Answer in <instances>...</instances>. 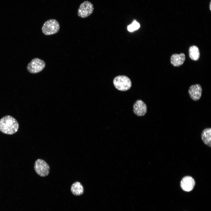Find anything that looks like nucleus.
<instances>
[{
    "label": "nucleus",
    "mask_w": 211,
    "mask_h": 211,
    "mask_svg": "<svg viewBox=\"0 0 211 211\" xmlns=\"http://www.w3.org/2000/svg\"><path fill=\"white\" fill-rule=\"evenodd\" d=\"M189 55L192 60L194 61L198 60L200 56V51L198 47L195 45L190 46L189 49Z\"/></svg>",
    "instance_id": "obj_13"
},
{
    "label": "nucleus",
    "mask_w": 211,
    "mask_h": 211,
    "mask_svg": "<svg viewBox=\"0 0 211 211\" xmlns=\"http://www.w3.org/2000/svg\"><path fill=\"white\" fill-rule=\"evenodd\" d=\"M140 27L139 24L135 21L131 24L128 26L127 29L129 31L132 32L137 30Z\"/></svg>",
    "instance_id": "obj_14"
},
{
    "label": "nucleus",
    "mask_w": 211,
    "mask_h": 211,
    "mask_svg": "<svg viewBox=\"0 0 211 211\" xmlns=\"http://www.w3.org/2000/svg\"><path fill=\"white\" fill-rule=\"evenodd\" d=\"M147 106L144 102L142 100H137L133 106V111L134 113L139 116H144L147 112Z\"/></svg>",
    "instance_id": "obj_8"
},
{
    "label": "nucleus",
    "mask_w": 211,
    "mask_h": 211,
    "mask_svg": "<svg viewBox=\"0 0 211 211\" xmlns=\"http://www.w3.org/2000/svg\"><path fill=\"white\" fill-rule=\"evenodd\" d=\"M202 89L199 84L191 85L188 89V93L190 98L194 101H197L200 98Z\"/></svg>",
    "instance_id": "obj_7"
},
{
    "label": "nucleus",
    "mask_w": 211,
    "mask_h": 211,
    "mask_svg": "<svg viewBox=\"0 0 211 211\" xmlns=\"http://www.w3.org/2000/svg\"><path fill=\"white\" fill-rule=\"evenodd\" d=\"M45 66L44 61L38 58L33 59L28 64V71L32 74H36L42 71Z\"/></svg>",
    "instance_id": "obj_4"
},
{
    "label": "nucleus",
    "mask_w": 211,
    "mask_h": 211,
    "mask_svg": "<svg viewBox=\"0 0 211 211\" xmlns=\"http://www.w3.org/2000/svg\"><path fill=\"white\" fill-rule=\"evenodd\" d=\"M210 10H211V3H210Z\"/></svg>",
    "instance_id": "obj_15"
},
{
    "label": "nucleus",
    "mask_w": 211,
    "mask_h": 211,
    "mask_svg": "<svg viewBox=\"0 0 211 211\" xmlns=\"http://www.w3.org/2000/svg\"><path fill=\"white\" fill-rule=\"evenodd\" d=\"M195 185L194 179L190 176H186L183 177L181 180V187L183 190L190 192L192 190Z\"/></svg>",
    "instance_id": "obj_9"
},
{
    "label": "nucleus",
    "mask_w": 211,
    "mask_h": 211,
    "mask_svg": "<svg viewBox=\"0 0 211 211\" xmlns=\"http://www.w3.org/2000/svg\"><path fill=\"white\" fill-rule=\"evenodd\" d=\"M115 88L120 91H125L129 90L132 86V82L129 77L125 75L115 77L113 80Z\"/></svg>",
    "instance_id": "obj_3"
},
{
    "label": "nucleus",
    "mask_w": 211,
    "mask_h": 211,
    "mask_svg": "<svg viewBox=\"0 0 211 211\" xmlns=\"http://www.w3.org/2000/svg\"><path fill=\"white\" fill-rule=\"evenodd\" d=\"M186 59L185 55L183 53L180 54H175L171 57L170 62L174 67H179L182 65Z\"/></svg>",
    "instance_id": "obj_10"
},
{
    "label": "nucleus",
    "mask_w": 211,
    "mask_h": 211,
    "mask_svg": "<svg viewBox=\"0 0 211 211\" xmlns=\"http://www.w3.org/2000/svg\"><path fill=\"white\" fill-rule=\"evenodd\" d=\"M34 168L36 173L40 176L45 177L49 173L50 166L43 159H37L35 162Z\"/></svg>",
    "instance_id": "obj_6"
},
{
    "label": "nucleus",
    "mask_w": 211,
    "mask_h": 211,
    "mask_svg": "<svg viewBox=\"0 0 211 211\" xmlns=\"http://www.w3.org/2000/svg\"><path fill=\"white\" fill-rule=\"evenodd\" d=\"M60 29V25L55 19H51L46 21L42 28V33L45 35H50L57 33Z\"/></svg>",
    "instance_id": "obj_2"
},
{
    "label": "nucleus",
    "mask_w": 211,
    "mask_h": 211,
    "mask_svg": "<svg viewBox=\"0 0 211 211\" xmlns=\"http://www.w3.org/2000/svg\"><path fill=\"white\" fill-rule=\"evenodd\" d=\"M17 121L13 117L6 115L0 120V131L7 135H12L16 133L18 129Z\"/></svg>",
    "instance_id": "obj_1"
},
{
    "label": "nucleus",
    "mask_w": 211,
    "mask_h": 211,
    "mask_svg": "<svg viewBox=\"0 0 211 211\" xmlns=\"http://www.w3.org/2000/svg\"><path fill=\"white\" fill-rule=\"evenodd\" d=\"M71 190L74 195L79 196L83 193L84 188L80 182L76 181L71 186Z\"/></svg>",
    "instance_id": "obj_11"
},
{
    "label": "nucleus",
    "mask_w": 211,
    "mask_h": 211,
    "mask_svg": "<svg viewBox=\"0 0 211 211\" xmlns=\"http://www.w3.org/2000/svg\"><path fill=\"white\" fill-rule=\"evenodd\" d=\"M94 9L93 5L91 2L85 1L80 4L78 9L77 15L81 18H86L93 13Z\"/></svg>",
    "instance_id": "obj_5"
},
{
    "label": "nucleus",
    "mask_w": 211,
    "mask_h": 211,
    "mask_svg": "<svg viewBox=\"0 0 211 211\" xmlns=\"http://www.w3.org/2000/svg\"><path fill=\"white\" fill-rule=\"evenodd\" d=\"M201 138L204 143L209 147L211 146V128L204 129L201 134Z\"/></svg>",
    "instance_id": "obj_12"
}]
</instances>
